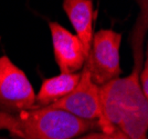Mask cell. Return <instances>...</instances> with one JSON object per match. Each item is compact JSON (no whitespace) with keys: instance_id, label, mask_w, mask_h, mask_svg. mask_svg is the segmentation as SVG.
Wrapping results in <instances>:
<instances>
[{"instance_id":"cell-1","label":"cell","mask_w":148,"mask_h":139,"mask_svg":"<svg viewBox=\"0 0 148 139\" xmlns=\"http://www.w3.org/2000/svg\"><path fill=\"white\" fill-rule=\"evenodd\" d=\"M143 63L140 58H134L128 76L118 77L99 88L103 113L101 131L119 129L128 139H148V98L139 83Z\"/></svg>"},{"instance_id":"cell-2","label":"cell","mask_w":148,"mask_h":139,"mask_svg":"<svg viewBox=\"0 0 148 139\" xmlns=\"http://www.w3.org/2000/svg\"><path fill=\"white\" fill-rule=\"evenodd\" d=\"M0 130L20 139H75L99 130L97 121L74 117L51 108L22 110L16 114L0 113Z\"/></svg>"},{"instance_id":"cell-3","label":"cell","mask_w":148,"mask_h":139,"mask_svg":"<svg viewBox=\"0 0 148 139\" xmlns=\"http://www.w3.org/2000/svg\"><path fill=\"white\" fill-rule=\"evenodd\" d=\"M122 35L112 29H101L93 35L84 67L99 87L121 76L119 48Z\"/></svg>"},{"instance_id":"cell-4","label":"cell","mask_w":148,"mask_h":139,"mask_svg":"<svg viewBox=\"0 0 148 139\" xmlns=\"http://www.w3.org/2000/svg\"><path fill=\"white\" fill-rule=\"evenodd\" d=\"M36 109V92L23 70L3 55L0 57V113Z\"/></svg>"},{"instance_id":"cell-5","label":"cell","mask_w":148,"mask_h":139,"mask_svg":"<svg viewBox=\"0 0 148 139\" xmlns=\"http://www.w3.org/2000/svg\"><path fill=\"white\" fill-rule=\"evenodd\" d=\"M99 88L91 79L85 68L81 71V78L77 86L72 92L62 99L48 106L51 109H59L73 115L74 117L88 121H97L101 126L103 124V113L101 105Z\"/></svg>"},{"instance_id":"cell-6","label":"cell","mask_w":148,"mask_h":139,"mask_svg":"<svg viewBox=\"0 0 148 139\" xmlns=\"http://www.w3.org/2000/svg\"><path fill=\"white\" fill-rule=\"evenodd\" d=\"M49 27L54 58L61 74L82 71L86 60V55L80 39L56 21L50 22Z\"/></svg>"},{"instance_id":"cell-7","label":"cell","mask_w":148,"mask_h":139,"mask_svg":"<svg viewBox=\"0 0 148 139\" xmlns=\"http://www.w3.org/2000/svg\"><path fill=\"white\" fill-rule=\"evenodd\" d=\"M63 10L73 26L87 57L93 39V0H63Z\"/></svg>"},{"instance_id":"cell-8","label":"cell","mask_w":148,"mask_h":139,"mask_svg":"<svg viewBox=\"0 0 148 139\" xmlns=\"http://www.w3.org/2000/svg\"><path fill=\"white\" fill-rule=\"evenodd\" d=\"M81 78L80 72L60 74L56 77L44 79L40 90L36 95V109L44 108L54 104L72 92Z\"/></svg>"},{"instance_id":"cell-9","label":"cell","mask_w":148,"mask_h":139,"mask_svg":"<svg viewBox=\"0 0 148 139\" xmlns=\"http://www.w3.org/2000/svg\"><path fill=\"white\" fill-rule=\"evenodd\" d=\"M75 139H128L119 129L114 130L113 133H104V131H92L85 135H82Z\"/></svg>"},{"instance_id":"cell-10","label":"cell","mask_w":148,"mask_h":139,"mask_svg":"<svg viewBox=\"0 0 148 139\" xmlns=\"http://www.w3.org/2000/svg\"><path fill=\"white\" fill-rule=\"evenodd\" d=\"M144 67L140 69L139 72V83L142 88L143 94L146 98H148V59L146 58L144 60Z\"/></svg>"},{"instance_id":"cell-11","label":"cell","mask_w":148,"mask_h":139,"mask_svg":"<svg viewBox=\"0 0 148 139\" xmlns=\"http://www.w3.org/2000/svg\"><path fill=\"white\" fill-rule=\"evenodd\" d=\"M0 139H6V138H0Z\"/></svg>"}]
</instances>
